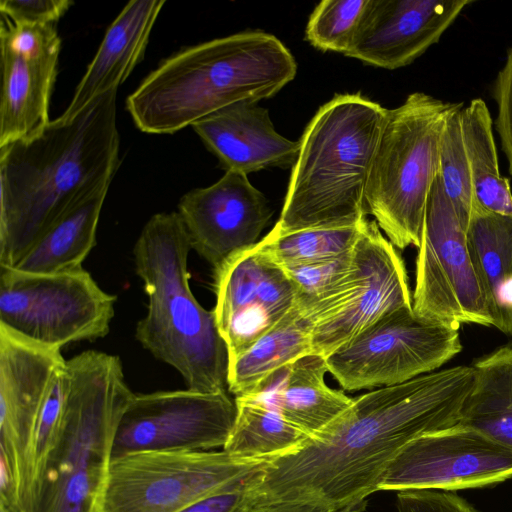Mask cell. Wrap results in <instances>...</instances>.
I'll use <instances>...</instances> for the list:
<instances>
[{"mask_svg": "<svg viewBox=\"0 0 512 512\" xmlns=\"http://www.w3.org/2000/svg\"><path fill=\"white\" fill-rule=\"evenodd\" d=\"M473 383V367L460 365L353 399L320 435L260 470L253 510L318 502L334 512L356 511L410 442L457 424Z\"/></svg>", "mask_w": 512, "mask_h": 512, "instance_id": "cell-1", "label": "cell"}, {"mask_svg": "<svg viewBox=\"0 0 512 512\" xmlns=\"http://www.w3.org/2000/svg\"><path fill=\"white\" fill-rule=\"evenodd\" d=\"M116 94L0 147V267H14L71 206L111 184L120 164Z\"/></svg>", "mask_w": 512, "mask_h": 512, "instance_id": "cell-2", "label": "cell"}, {"mask_svg": "<svg viewBox=\"0 0 512 512\" xmlns=\"http://www.w3.org/2000/svg\"><path fill=\"white\" fill-rule=\"evenodd\" d=\"M297 72L288 48L264 31H244L194 45L154 69L126 101L135 125L173 134L226 107L277 94Z\"/></svg>", "mask_w": 512, "mask_h": 512, "instance_id": "cell-3", "label": "cell"}, {"mask_svg": "<svg viewBox=\"0 0 512 512\" xmlns=\"http://www.w3.org/2000/svg\"><path fill=\"white\" fill-rule=\"evenodd\" d=\"M192 245L178 212L153 215L134 246L137 275L148 297L136 339L176 369L190 390L228 392L230 355L214 310L202 307L189 286Z\"/></svg>", "mask_w": 512, "mask_h": 512, "instance_id": "cell-4", "label": "cell"}, {"mask_svg": "<svg viewBox=\"0 0 512 512\" xmlns=\"http://www.w3.org/2000/svg\"><path fill=\"white\" fill-rule=\"evenodd\" d=\"M388 109L360 93L319 108L299 140L279 220L271 231L355 226Z\"/></svg>", "mask_w": 512, "mask_h": 512, "instance_id": "cell-5", "label": "cell"}, {"mask_svg": "<svg viewBox=\"0 0 512 512\" xmlns=\"http://www.w3.org/2000/svg\"><path fill=\"white\" fill-rule=\"evenodd\" d=\"M60 440L16 512H103L118 423L133 392L120 358L84 351L66 361Z\"/></svg>", "mask_w": 512, "mask_h": 512, "instance_id": "cell-6", "label": "cell"}, {"mask_svg": "<svg viewBox=\"0 0 512 512\" xmlns=\"http://www.w3.org/2000/svg\"><path fill=\"white\" fill-rule=\"evenodd\" d=\"M457 104L415 92L387 111L364 207L395 248L420 245L428 196L440 173L442 131Z\"/></svg>", "mask_w": 512, "mask_h": 512, "instance_id": "cell-7", "label": "cell"}, {"mask_svg": "<svg viewBox=\"0 0 512 512\" xmlns=\"http://www.w3.org/2000/svg\"><path fill=\"white\" fill-rule=\"evenodd\" d=\"M116 299L83 267L55 273L0 267V327L46 347L106 336Z\"/></svg>", "mask_w": 512, "mask_h": 512, "instance_id": "cell-8", "label": "cell"}, {"mask_svg": "<svg viewBox=\"0 0 512 512\" xmlns=\"http://www.w3.org/2000/svg\"><path fill=\"white\" fill-rule=\"evenodd\" d=\"M270 459L213 451H147L112 458L103 512H179L250 478Z\"/></svg>", "mask_w": 512, "mask_h": 512, "instance_id": "cell-9", "label": "cell"}, {"mask_svg": "<svg viewBox=\"0 0 512 512\" xmlns=\"http://www.w3.org/2000/svg\"><path fill=\"white\" fill-rule=\"evenodd\" d=\"M412 308L422 319L457 328L462 323L496 326L489 296L468 247L467 232L440 173L428 196Z\"/></svg>", "mask_w": 512, "mask_h": 512, "instance_id": "cell-10", "label": "cell"}, {"mask_svg": "<svg viewBox=\"0 0 512 512\" xmlns=\"http://www.w3.org/2000/svg\"><path fill=\"white\" fill-rule=\"evenodd\" d=\"M353 267L328 296L299 306L312 323V354L326 358L386 314L412 307L402 257L375 220L364 223Z\"/></svg>", "mask_w": 512, "mask_h": 512, "instance_id": "cell-11", "label": "cell"}, {"mask_svg": "<svg viewBox=\"0 0 512 512\" xmlns=\"http://www.w3.org/2000/svg\"><path fill=\"white\" fill-rule=\"evenodd\" d=\"M457 327L390 312L325 358L344 390L401 384L434 372L462 350Z\"/></svg>", "mask_w": 512, "mask_h": 512, "instance_id": "cell-12", "label": "cell"}, {"mask_svg": "<svg viewBox=\"0 0 512 512\" xmlns=\"http://www.w3.org/2000/svg\"><path fill=\"white\" fill-rule=\"evenodd\" d=\"M237 413L228 392L133 393L118 423L112 458L147 451L223 449Z\"/></svg>", "mask_w": 512, "mask_h": 512, "instance_id": "cell-13", "label": "cell"}, {"mask_svg": "<svg viewBox=\"0 0 512 512\" xmlns=\"http://www.w3.org/2000/svg\"><path fill=\"white\" fill-rule=\"evenodd\" d=\"M66 360L59 349L0 327V504L10 509L49 393Z\"/></svg>", "mask_w": 512, "mask_h": 512, "instance_id": "cell-14", "label": "cell"}, {"mask_svg": "<svg viewBox=\"0 0 512 512\" xmlns=\"http://www.w3.org/2000/svg\"><path fill=\"white\" fill-rule=\"evenodd\" d=\"M512 477V450L458 425L410 442L391 462L378 491H455Z\"/></svg>", "mask_w": 512, "mask_h": 512, "instance_id": "cell-15", "label": "cell"}, {"mask_svg": "<svg viewBox=\"0 0 512 512\" xmlns=\"http://www.w3.org/2000/svg\"><path fill=\"white\" fill-rule=\"evenodd\" d=\"M0 147L30 137L49 122L61 40L55 24H15L2 16Z\"/></svg>", "mask_w": 512, "mask_h": 512, "instance_id": "cell-16", "label": "cell"}, {"mask_svg": "<svg viewBox=\"0 0 512 512\" xmlns=\"http://www.w3.org/2000/svg\"><path fill=\"white\" fill-rule=\"evenodd\" d=\"M219 331L230 360L274 327L297 303V292L284 269L256 245L214 270Z\"/></svg>", "mask_w": 512, "mask_h": 512, "instance_id": "cell-17", "label": "cell"}, {"mask_svg": "<svg viewBox=\"0 0 512 512\" xmlns=\"http://www.w3.org/2000/svg\"><path fill=\"white\" fill-rule=\"evenodd\" d=\"M178 213L192 250L215 270L259 242L273 211L246 174L226 171L214 184L186 193Z\"/></svg>", "mask_w": 512, "mask_h": 512, "instance_id": "cell-18", "label": "cell"}, {"mask_svg": "<svg viewBox=\"0 0 512 512\" xmlns=\"http://www.w3.org/2000/svg\"><path fill=\"white\" fill-rule=\"evenodd\" d=\"M471 0H369L345 56L394 70L411 64L456 20Z\"/></svg>", "mask_w": 512, "mask_h": 512, "instance_id": "cell-19", "label": "cell"}, {"mask_svg": "<svg viewBox=\"0 0 512 512\" xmlns=\"http://www.w3.org/2000/svg\"><path fill=\"white\" fill-rule=\"evenodd\" d=\"M194 131L226 171L243 174L294 165L299 141L279 134L267 109L238 103L195 122Z\"/></svg>", "mask_w": 512, "mask_h": 512, "instance_id": "cell-20", "label": "cell"}, {"mask_svg": "<svg viewBox=\"0 0 512 512\" xmlns=\"http://www.w3.org/2000/svg\"><path fill=\"white\" fill-rule=\"evenodd\" d=\"M326 372L325 358L309 354L272 373L243 397L269 406L313 438L325 431L353 401L343 391L326 384Z\"/></svg>", "mask_w": 512, "mask_h": 512, "instance_id": "cell-21", "label": "cell"}, {"mask_svg": "<svg viewBox=\"0 0 512 512\" xmlns=\"http://www.w3.org/2000/svg\"><path fill=\"white\" fill-rule=\"evenodd\" d=\"M165 0H133L118 14L59 118L68 120L101 95L117 90L143 58Z\"/></svg>", "mask_w": 512, "mask_h": 512, "instance_id": "cell-22", "label": "cell"}, {"mask_svg": "<svg viewBox=\"0 0 512 512\" xmlns=\"http://www.w3.org/2000/svg\"><path fill=\"white\" fill-rule=\"evenodd\" d=\"M110 185H104L71 206L12 268L31 273L74 270L96 245L101 210Z\"/></svg>", "mask_w": 512, "mask_h": 512, "instance_id": "cell-23", "label": "cell"}, {"mask_svg": "<svg viewBox=\"0 0 512 512\" xmlns=\"http://www.w3.org/2000/svg\"><path fill=\"white\" fill-rule=\"evenodd\" d=\"M467 242L493 308L495 327L512 335V215L487 210L476 199Z\"/></svg>", "mask_w": 512, "mask_h": 512, "instance_id": "cell-24", "label": "cell"}, {"mask_svg": "<svg viewBox=\"0 0 512 512\" xmlns=\"http://www.w3.org/2000/svg\"><path fill=\"white\" fill-rule=\"evenodd\" d=\"M472 367L474 383L456 425L512 450V346L494 350Z\"/></svg>", "mask_w": 512, "mask_h": 512, "instance_id": "cell-25", "label": "cell"}, {"mask_svg": "<svg viewBox=\"0 0 512 512\" xmlns=\"http://www.w3.org/2000/svg\"><path fill=\"white\" fill-rule=\"evenodd\" d=\"M311 321L297 304L274 327L230 360L228 391L235 397L251 394L277 370L312 354Z\"/></svg>", "mask_w": 512, "mask_h": 512, "instance_id": "cell-26", "label": "cell"}, {"mask_svg": "<svg viewBox=\"0 0 512 512\" xmlns=\"http://www.w3.org/2000/svg\"><path fill=\"white\" fill-rule=\"evenodd\" d=\"M461 126L477 201L487 210L512 215L510 182L499 171L492 118L484 100L476 98L463 107Z\"/></svg>", "mask_w": 512, "mask_h": 512, "instance_id": "cell-27", "label": "cell"}, {"mask_svg": "<svg viewBox=\"0 0 512 512\" xmlns=\"http://www.w3.org/2000/svg\"><path fill=\"white\" fill-rule=\"evenodd\" d=\"M234 399L237 413L223 448L226 452L272 460L295 451L310 438L269 406L244 397Z\"/></svg>", "mask_w": 512, "mask_h": 512, "instance_id": "cell-28", "label": "cell"}, {"mask_svg": "<svg viewBox=\"0 0 512 512\" xmlns=\"http://www.w3.org/2000/svg\"><path fill=\"white\" fill-rule=\"evenodd\" d=\"M366 220L355 226L270 231L256 247L282 268L311 264L352 250Z\"/></svg>", "mask_w": 512, "mask_h": 512, "instance_id": "cell-29", "label": "cell"}, {"mask_svg": "<svg viewBox=\"0 0 512 512\" xmlns=\"http://www.w3.org/2000/svg\"><path fill=\"white\" fill-rule=\"evenodd\" d=\"M462 109L463 103L460 102L444 124L440 142V175L446 194L467 232L476 196L462 134Z\"/></svg>", "mask_w": 512, "mask_h": 512, "instance_id": "cell-30", "label": "cell"}, {"mask_svg": "<svg viewBox=\"0 0 512 512\" xmlns=\"http://www.w3.org/2000/svg\"><path fill=\"white\" fill-rule=\"evenodd\" d=\"M369 0H323L308 20L305 38L321 51L350 50Z\"/></svg>", "mask_w": 512, "mask_h": 512, "instance_id": "cell-31", "label": "cell"}, {"mask_svg": "<svg viewBox=\"0 0 512 512\" xmlns=\"http://www.w3.org/2000/svg\"><path fill=\"white\" fill-rule=\"evenodd\" d=\"M353 249L331 259L283 268L296 289L297 305H308L334 291L353 267Z\"/></svg>", "mask_w": 512, "mask_h": 512, "instance_id": "cell-32", "label": "cell"}, {"mask_svg": "<svg viewBox=\"0 0 512 512\" xmlns=\"http://www.w3.org/2000/svg\"><path fill=\"white\" fill-rule=\"evenodd\" d=\"M396 507L398 512H478L457 494L441 490L399 491Z\"/></svg>", "mask_w": 512, "mask_h": 512, "instance_id": "cell-33", "label": "cell"}, {"mask_svg": "<svg viewBox=\"0 0 512 512\" xmlns=\"http://www.w3.org/2000/svg\"><path fill=\"white\" fill-rule=\"evenodd\" d=\"M73 5L70 0H1V15L15 24H55Z\"/></svg>", "mask_w": 512, "mask_h": 512, "instance_id": "cell-34", "label": "cell"}, {"mask_svg": "<svg viewBox=\"0 0 512 512\" xmlns=\"http://www.w3.org/2000/svg\"><path fill=\"white\" fill-rule=\"evenodd\" d=\"M493 91L498 109L496 130L512 175V47L507 52L503 68L497 74Z\"/></svg>", "mask_w": 512, "mask_h": 512, "instance_id": "cell-35", "label": "cell"}, {"mask_svg": "<svg viewBox=\"0 0 512 512\" xmlns=\"http://www.w3.org/2000/svg\"><path fill=\"white\" fill-rule=\"evenodd\" d=\"M257 473L231 488L204 497L179 512H253L252 482Z\"/></svg>", "mask_w": 512, "mask_h": 512, "instance_id": "cell-36", "label": "cell"}, {"mask_svg": "<svg viewBox=\"0 0 512 512\" xmlns=\"http://www.w3.org/2000/svg\"><path fill=\"white\" fill-rule=\"evenodd\" d=\"M253 512H334L328 506L318 502L286 503L268 506Z\"/></svg>", "mask_w": 512, "mask_h": 512, "instance_id": "cell-37", "label": "cell"}, {"mask_svg": "<svg viewBox=\"0 0 512 512\" xmlns=\"http://www.w3.org/2000/svg\"><path fill=\"white\" fill-rule=\"evenodd\" d=\"M3 512H5V511H3Z\"/></svg>", "mask_w": 512, "mask_h": 512, "instance_id": "cell-38", "label": "cell"}, {"mask_svg": "<svg viewBox=\"0 0 512 512\" xmlns=\"http://www.w3.org/2000/svg\"><path fill=\"white\" fill-rule=\"evenodd\" d=\"M512 336V335H511Z\"/></svg>", "mask_w": 512, "mask_h": 512, "instance_id": "cell-39", "label": "cell"}]
</instances>
